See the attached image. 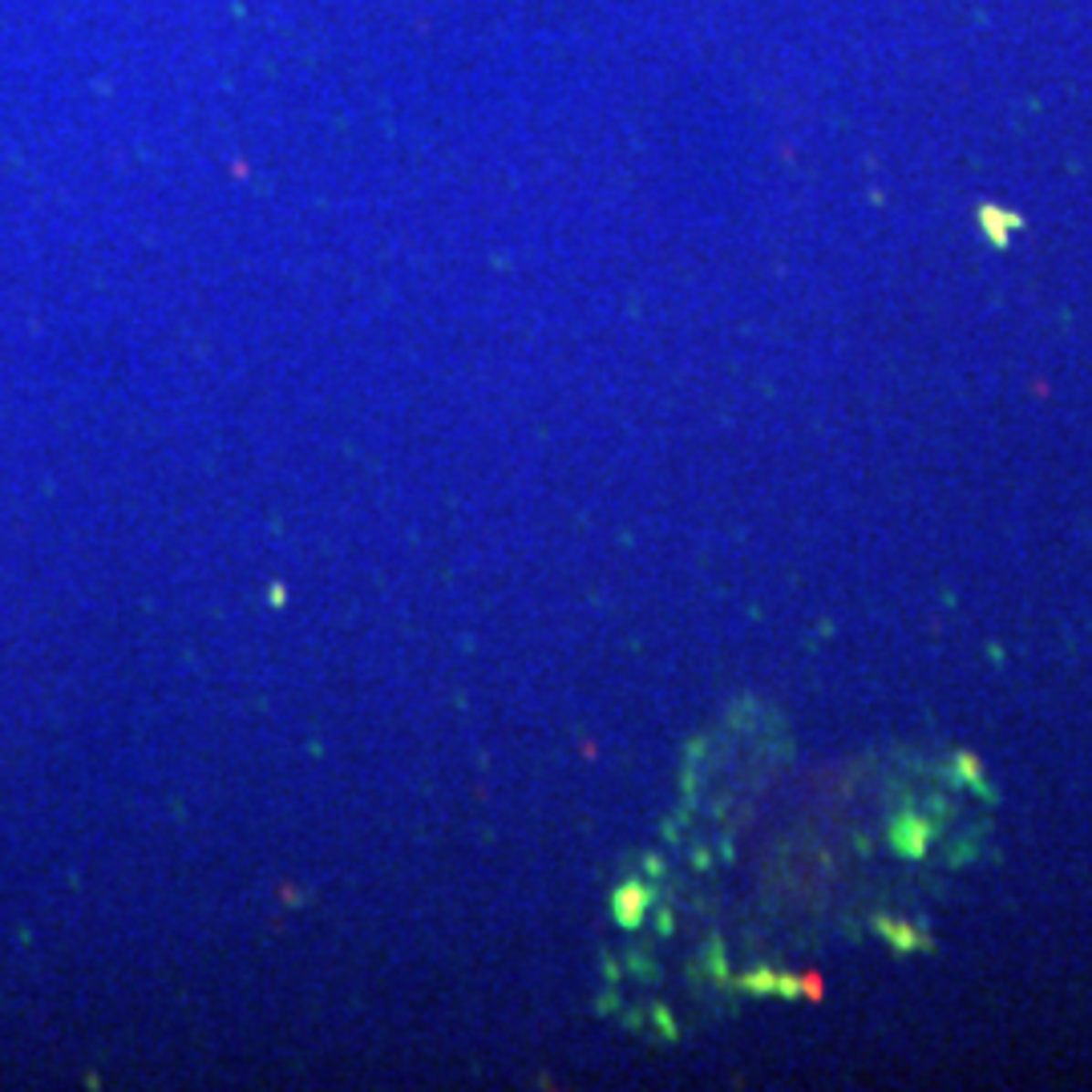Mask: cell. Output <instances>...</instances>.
Segmentation results:
<instances>
[{
	"label": "cell",
	"instance_id": "obj_1",
	"mask_svg": "<svg viewBox=\"0 0 1092 1092\" xmlns=\"http://www.w3.org/2000/svg\"><path fill=\"white\" fill-rule=\"evenodd\" d=\"M930 842H935V825L922 814H898L890 822V850L902 854V858H922Z\"/></svg>",
	"mask_w": 1092,
	"mask_h": 1092
},
{
	"label": "cell",
	"instance_id": "obj_2",
	"mask_svg": "<svg viewBox=\"0 0 1092 1092\" xmlns=\"http://www.w3.org/2000/svg\"><path fill=\"white\" fill-rule=\"evenodd\" d=\"M874 930H878L882 939H887L890 950H898V955H915V950H927V935L915 927V922H907L902 915H878L874 919Z\"/></svg>",
	"mask_w": 1092,
	"mask_h": 1092
},
{
	"label": "cell",
	"instance_id": "obj_3",
	"mask_svg": "<svg viewBox=\"0 0 1092 1092\" xmlns=\"http://www.w3.org/2000/svg\"><path fill=\"white\" fill-rule=\"evenodd\" d=\"M644 910H647V890L639 887V882H632V887H624L615 894V915L624 927H635V922L644 919Z\"/></svg>",
	"mask_w": 1092,
	"mask_h": 1092
},
{
	"label": "cell",
	"instance_id": "obj_4",
	"mask_svg": "<svg viewBox=\"0 0 1092 1092\" xmlns=\"http://www.w3.org/2000/svg\"><path fill=\"white\" fill-rule=\"evenodd\" d=\"M955 777L963 789H971L979 797H992V789H987V777H983V765L975 761V752H959L955 757Z\"/></svg>",
	"mask_w": 1092,
	"mask_h": 1092
},
{
	"label": "cell",
	"instance_id": "obj_5",
	"mask_svg": "<svg viewBox=\"0 0 1092 1092\" xmlns=\"http://www.w3.org/2000/svg\"><path fill=\"white\" fill-rule=\"evenodd\" d=\"M983 227H987V235H992L995 243H1003L1007 239V227H1015V219H1007V215H1000V211H983Z\"/></svg>",
	"mask_w": 1092,
	"mask_h": 1092
}]
</instances>
